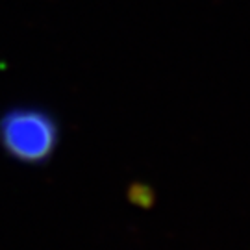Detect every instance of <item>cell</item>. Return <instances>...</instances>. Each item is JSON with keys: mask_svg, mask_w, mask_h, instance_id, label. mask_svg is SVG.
Returning a JSON list of instances; mask_svg holds the SVG:
<instances>
[{"mask_svg": "<svg viewBox=\"0 0 250 250\" xmlns=\"http://www.w3.org/2000/svg\"><path fill=\"white\" fill-rule=\"evenodd\" d=\"M60 137L58 117L43 106L21 104L0 115V148L21 165H46L58 150Z\"/></svg>", "mask_w": 250, "mask_h": 250, "instance_id": "cell-1", "label": "cell"}]
</instances>
